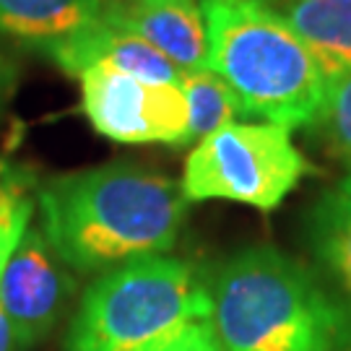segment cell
<instances>
[{"label": "cell", "mask_w": 351, "mask_h": 351, "mask_svg": "<svg viewBox=\"0 0 351 351\" xmlns=\"http://www.w3.org/2000/svg\"><path fill=\"white\" fill-rule=\"evenodd\" d=\"M313 128L326 149L351 172V71L328 81Z\"/></svg>", "instance_id": "obj_15"}, {"label": "cell", "mask_w": 351, "mask_h": 351, "mask_svg": "<svg viewBox=\"0 0 351 351\" xmlns=\"http://www.w3.org/2000/svg\"><path fill=\"white\" fill-rule=\"evenodd\" d=\"M310 242L315 255L339 278L351 300V175L315 203L310 216Z\"/></svg>", "instance_id": "obj_12"}, {"label": "cell", "mask_w": 351, "mask_h": 351, "mask_svg": "<svg viewBox=\"0 0 351 351\" xmlns=\"http://www.w3.org/2000/svg\"><path fill=\"white\" fill-rule=\"evenodd\" d=\"M307 45L328 81L351 71V0H261Z\"/></svg>", "instance_id": "obj_10"}, {"label": "cell", "mask_w": 351, "mask_h": 351, "mask_svg": "<svg viewBox=\"0 0 351 351\" xmlns=\"http://www.w3.org/2000/svg\"><path fill=\"white\" fill-rule=\"evenodd\" d=\"M180 88L188 99L190 141H201L211 136L213 130H221V128L237 123V117H245L242 99L211 68L182 73Z\"/></svg>", "instance_id": "obj_13"}, {"label": "cell", "mask_w": 351, "mask_h": 351, "mask_svg": "<svg viewBox=\"0 0 351 351\" xmlns=\"http://www.w3.org/2000/svg\"><path fill=\"white\" fill-rule=\"evenodd\" d=\"M99 13L138 34L182 73L208 68L201 0H107Z\"/></svg>", "instance_id": "obj_8"}, {"label": "cell", "mask_w": 351, "mask_h": 351, "mask_svg": "<svg viewBox=\"0 0 351 351\" xmlns=\"http://www.w3.org/2000/svg\"><path fill=\"white\" fill-rule=\"evenodd\" d=\"M13 88H16V65L0 52V114H3L5 104L11 99Z\"/></svg>", "instance_id": "obj_17"}, {"label": "cell", "mask_w": 351, "mask_h": 351, "mask_svg": "<svg viewBox=\"0 0 351 351\" xmlns=\"http://www.w3.org/2000/svg\"><path fill=\"white\" fill-rule=\"evenodd\" d=\"M208 68L234 88L245 114L291 130L313 125L328 75L284 19L261 0H201Z\"/></svg>", "instance_id": "obj_3"}, {"label": "cell", "mask_w": 351, "mask_h": 351, "mask_svg": "<svg viewBox=\"0 0 351 351\" xmlns=\"http://www.w3.org/2000/svg\"><path fill=\"white\" fill-rule=\"evenodd\" d=\"M32 185L34 180L26 169L0 162V274L29 229L34 211Z\"/></svg>", "instance_id": "obj_14"}, {"label": "cell", "mask_w": 351, "mask_h": 351, "mask_svg": "<svg viewBox=\"0 0 351 351\" xmlns=\"http://www.w3.org/2000/svg\"><path fill=\"white\" fill-rule=\"evenodd\" d=\"M307 162L291 130L274 123H232L190 151L180 188L188 201H232L274 211L300 185Z\"/></svg>", "instance_id": "obj_5"}, {"label": "cell", "mask_w": 351, "mask_h": 351, "mask_svg": "<svg viewBox=\"0 0 351 351\" xmlns=\"http://www.w3.org/2000/svg\"><path fill=\"white\" fill-rule=\"evenodd\" d=\"M141 351H221V346L216 341L211 323L195 320V323H188L175 333L143 346Z\"/></svg>", "instance_id": "obj_16"}, {"label": "cell", "mask_w": 351, "mask_h": 351, "mask_svg": "<svg viewBox=\"0 0 351 351\" xmlns=\"http://www.w3.org/2000/svg\"><path fill=\"white\" fill-rule=\"evenodd\" d=\"M75 281L42 229H26L0 274V310L11 323L19 351L39 346L71 302Z\"/></svg>", "instance_id": "obj_7"}, {"label": "cell", "mask_w": 351, "mask_h": 351, "mask_svg": "<svg viewBox=\"0 0 351 351\" xmlns=\"http://www.w3.org/2000/svg\"><path fill=\"white\" fill-rule=\"evenodd\" d=\"M211 317V291L185 261L149 255L104 271L68 328L65 351H141Z\"/></svg>", "instance_id": "obj_4"}, {"label": "cell", "mask_w": 351, "mask_h": 351, "mask_svg": "<svg viewBox=\"0 0 351 351\" xmlns=\"http://www.w3.org/2000/svg\"><path fill=\"white\" fill-rule=\"evenodd\" d=\"M47 55L65 73L75 78L97 63L112 65L123 73H130L151 84H180L182 78V71L175 63H169L162 52L154 50L138 34L128 32L125 26H120L101 13L78 34L50 47Z\"/></svg>", "instance_id": "obj_9"}, {"label": "cell", "mask_w": 351, "mask_h": 351, "mask_svg": "<svg viewBox=\"0 0 351 351\" xmlns=\"http://www.w3.org/2000/svg\"><path fill=\"white\" fill-rule=\"evenodd\" d=\"M221 351H351L349 313L313 271L276 247H247L211 284Z\"/></svg>", "instance_id": "obj_2"}, {"label": "cell", "mask_w": 351, "mask_h": 351, "mask_svg": "<svg viewBox=\"0 0 351 351\" xmlns=\"http://www.w3.org/2000/svg\"><path fill=\"white\" fill-rule=\"evenodd\" d=\"M0 351H19V343H16V336L11 330V323L5 320V315L0 310Z\"/></svg>", "instance_id": "obj_18"}, {"label": "cell", "mask_w": 351, "mask_h": 351, "mask_svg": "<svg viewBox=\"0 0 351 351\" xmlns=\"http://www.w3.org/2000/svg\"><path fill=\"white\" fill-rule=\"evenodd\" d=\"M91 128L117 143H190L188 99L180 84H151L97 63L78 75Z\"/></svg>", "instance_id": "obj_6"}, {"label": "cell", "mask_w": 351, "mask_h": 351, "mask_svg": "<svg viewBox=\"0 0 351 351\" xmlns=\"http://www.w3.org/2000/svg\"><path fill=\"white\" fill-rule=\"evenodd\" d=\"M107 0H0V34L50 50L88 26Z\"/></svg>", "instance_id": "obj_11"}, {"label": "cell", "mask_w": 351, "mask_h": 351, "mask_svg": "<svg viewBox=\"0 0 351 351\" xmlns=\"http://www.w3.org/2000/svg\"><path fill=\"white\" fill-rule=\"evenodd\" d=\"M37 203L42 234L75 271L169 252L188 213L175 180L128 162L52 177L39 188Z\"/></svg>", "instance_id": "obj_1"}]
</instances>
